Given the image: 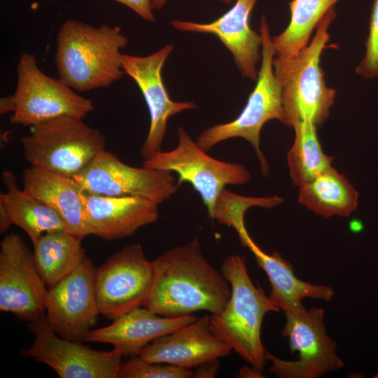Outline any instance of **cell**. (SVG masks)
Listing matches in <instances>:
<instances>
[{"label":"cell","mask_w":378,"mask_h":378,"mask_svg":"<svg viewBox=\"0 0 378 378\" xmlns=\"http://www.w3.org/2000/svg\"><path fill=\"white\" fill-rule=\"evenodd\" d=\"M154 281L145 307L166 317L192 315L198 311L220 312L230 296V285L204 255L194 238L153 261Z\"/></svg>","instance_id":"obj_1"},{"label":"cell","mask_w":378,"mask_h":378,"mask_svg":"<svg viewBox=\"0 0 378 378\" xmlns=\"http://www.w3.org/2000/svg\"><path fill=\"white\" fill-rule=\"evenodd\" d=\"M128 39L118 26L99 27L69 20L59 27L55 62L59 78L73 90L106 88L120 79V50Z\"/></svg>","instance_id":"obj_2"},{"label":"cell","mask_w":378,"mask_h":378,"mask_svg":"<svg viewBox=\"0 0 378 378\" xmlns=\"http://www.w3.org/2000/svg\"><path fill=\"white\" fill-rule=\"evenodd\" d=\"M335 17L333 6L318 23L312 41L296 56L276 55L273 59L274 74L281 88L284 124L289 127L303 121L318 126L330 115L336 91L327 86L320 60Z\"/></svg>","instance_id":"obj_3"},{"label":"cell","mask_w":378,"mask_h":378,"mask_svg":"<svg viewBox=\"0 0 378 378\" xmlns=\"http://www.w3.org/2000/svg\"><path fill=\"white\" fill-rule=\"evenodd\" d=\"M220 272L229 282L231 293L223 309L210 315L211 330L250 365L262 372L267 361L260 334L263 318L267 313L280 309L253 283L244 257H226Z\"/></svg>","instance_id":"obj_4"},{"label":"cell","mask_w":378,"mask_h":378,"mask_svg":"<svg viewBox=\"0 0 378 378\" xmlns=\"http://www.w3.org/2000/svg\"><path fill=\"white\" fill-rule=\"evenodd\" d=\"M20 138L31 167L74 178L105 150L106 138L83 118L61 116L31 127Z\"/></svg>","instance_id":"obj_5"},{"label":"cell","mask_w":378,"mask_h":378,"mask_svg":"<svg viewBox=\"0 0 378 378\" xmlns=\"http://www.w3.org/2000/svg\"><path fill=\"white\" fill-rule=\"evenodd\" d=\"M16 89L0 99V113H10V122L34 126L61 117L85 118L94 110L92 101L63 83L44 74L34 55L22 53L18 66Z\"/></svg>","instance_id":"obj_6"},{"label":"cell","mask_w":378,"mask_h":378,"mask_svg":"<svg viewBox=\"0 0 378 378\" xmlns=\"http://www.w3.org/2000/svg\"><path fill=\"white\" fill-rule=\"evenodd\" d=\"M259 29L262 38L261 66L256 85L246 106L234 120L206 128L196 141L207 152L225 140L242 138L251 144L260 163L262 174H267L269 167L260 148V134L263 125L271 120L276 119L284 123V115L281 88L273 71V59L276 54L265 15L261 17Z\"/></svg>","instance_id":"obj_7"},{"label":"cell","mask_w":378,"mask_h":378,"mask_svg":"<svg viewBox=\"0 0 378 378\" xmlns=\"http://www.w3.org/2000/svg\"><path fill=\"white\" fill-rule=\"evenodd\" d=\"M178 144L170 150L156 153L142 166L178 175L180 186L188 182L200 195L209 217L214 219L222 192L229 185H243L251 179L248 170L241 164L212 158L195 141L182 127L177 130Z\"/></svg>","instance_id":"obj_8"},{"label":"cell","mask_w":378,"mask_h":378,"mask_svg":"<svg viewBox=\"0 0 378 378\" xmlns=\"http://www.w3.org/2000/svg\"><path fill=\"white\" fill-rule=\"evenodd\" d=\"M284 314L286 323L281 335L288 337L291 353L297 351L298 356L296 360H288L267 351L270 372L280 378H318L344 367L336 351V342L326 332L323 308Z\"/></svg>","instance_id":"obj_9"},{"label":"cell","mask_w":378,"mask_h":378,"mask_svg":"<svg viewBox=\"0 0 378 378\" xmlns=\"http://www.w3.org/2000/svg\"><path fill=\"white\" fill-rule=\"evenodd\" d=\"M154 281L153 261L139 244L125 246L96 271L95 286L100 314L109 319L144 307Z\"/></svg>","instance_id":"obj_10"},{"label":"cell","mask_w":378,"mask_h":378,"mask_svg":"<svg viewBox=\"0 0 378 378\" xmlns=\"http://www.w3.org/2000/svg\"><path fill=\"white\" fill-rule=\"evenodd\" d=\"M31 346L20 355L52 368L61 378H118L122 355L117 350L97 351L57 335L45 316L30 321Z\"/></svg>","instance_id":"obj_11"},{"label":"cell","mask_w":378,"mask_h":378,"mask_svg":"<svg viewBox=\"0 0 378 378\" xmlns=\"http://www.w3.org/2000/svg\"><path fill=\"white\" fill-rule=\"evenodd\" d=\"M74 178L85 192L140 197L158 204L169 200L179 187L173 173L128 165L106 150Z\"/></svg>","instance_id":"obj_12"},{"label":"cell","mask_w":378,"mask_h":378,"mask_svg":"<svg viewBox=\"0 0 378 378\" xmlns=\"http://www.w3.org/2000/svg\"><path fill=\"white\" fill-rule=\"evenodd\" d=\"M97 268L87 256L72 272L48 290L46 319L62 338L84 342L100 314L95 278Z\"/></svg>","instance_id":"obj_13"},{"label":"cell","mask_w":378,"mask_h":378,"mask_svg":"<svg viewBox=\"0 0 378 378\" xmlns=\"http://www.w3.org/2000/svg\"><path fill=\"white\" fill-rule=\"evenodd\" d=\"M31 253L18 234L0 244V310L29 322L44 316L48 290Z\"/></svg>","instance_id":"obj_14"},{"label":"cell","mask_w":378,"mask_h":378,"mask_svg":"<svg viewBox=\"0 0 378 378\" xmlns=\"http://www.w3.org/2000/svg\"><path fill=\"white\" fill-rule=\"evenodd\" d=\"M173 49V45L167 44L147 56H122V69L138 85L150 115L149 130L140 150L144 160L161 150L169 119L176 113L197 107L192 102L172 100L164 84L162 67Z\"/></svg>","instance_id":"obj_15"},{"label":"cell","mask_w":378,"mask_h":378,"mask_svg":"<svg viewBox=\"0 0 378 378\" xmlns=\"http://www.w3.org/2000/svg\"><path fill=\"white\" fill-rule=\"evenodd\" d=\"M257 0H235L225 13L209 23L174 20L172 25L181 31L211 34L216 36L233 56L241 75L256 80L257 65L261 59L260 34L251 29L249 18Z\"/></svg>","instance_id":"obj_16"},{"label":"cell","mask_w":378,"mask_h":378,"mask_svg":"<svg viewBox=\"0 0 378 378\" xmlns=\"http://www.w3.org/2000/svg\"><path fill=\"white\" fill-rule=\"evenodd\" d=\"M232 349L211 330L205 315L146 345L138 356L150 361L190 369L227 356Z\"/></svg>","instance_id":"obj_17"},{"label":"cell","mask_w":378,"mask_h":378,"mask_svg":"<svg viewBox=\"0 0 378 378\" xmlns=\"http://www.w3.org/2000/svg\"><path fill=\"white\" fill-rule=\"evenodd\" d=\"M86 220L92 235L117 240L155 223L159 204L140 197H111L83 191Z\"/></svg>","instance_id":"obj_18"},{"label":"cell","mask_w":378,"mask_h":378,"mask_svg":"<svg viewBox=\"0 0 378 378\" xmlns=\"http://www.w3.org/2000/svg\"><path fill=\"white\" fill-rule=\"evenodd\" d=\"M197 318L193 314L162 316L141 307L117 317L107 326L91 330L85 342L111 344L122 356H135L149 343Z\"/></svg>","instance_id":"obj_19"},{"label":"cell","mask_w":378,"mask_h":378,"mask_svg":"<svg viewBox=\"0 0 378 378\" xmlns=\"http://www.w3.org/2000/svg\"><path fill=\"white\" fill-rule=\"evenodd\" d=\"M23 189L54 210L66 230L83 239L90 235L83 201V190L74 178L30 167L24 170Z\"/></svg>","instance_id":"obj_20"},{"label":"cell","mask_w":378,"mask_h":378,"mask_svg":"<svg viewBox=\"0 0 378 378\" xmlns=\"http://www.w3.org/2000/svg\"><path fill=\"white\" fill-rule=\"evenodd\" d=\"M241 244L249 248L255 256L257 265L266 273L271 286L269 297L284 312L305 309L302 302L304 298L325 301L332 300L334 290L331 287L314 285L298 279L291 263L284 259L279 253H266L250 236Z\"/></svg>","instance_id":"obj_21"},{"label":"cell","mask_w":378,"mask_h":378,"mask_svg":"<svg viewBox=\"0 0 378 378\" xmlns=\"http://www.w3.org/2000/svg\"><path fill=\"white\" fill-rule=\"evenodd\" d=\"M298 202L323 218L347 217L356 209L358 194L332 167L299 186Z\"/></svg>","instance_id":"obj_22"},{"label":"cell","mask_w":378,"mask_h":378,"mask_svg":"<svg viewBox=\"0 0 378 378\" xmlns=\"http://www.w3.org/2000/svg\"><path fill=\"white\" fill-rule=\"evenodd\" d=\"M2 181L6 192L0 194V202L4 205L12 225L22 228L33 244L46 232L66 230L64 222L54 210L23 188H19L15 174L4 171Z\"/></svg>","instance_id":"obj_23"},{"label":"cell","mask_w":378,"mask_h":378,"mask_svg":"<svg viewBox=\"0 0 378 378\" xmlns=\"http://www.w3.org/2000/svg\"><path fill=\"white\" fill-rule=\"evenodd\" d=\"M81 241L66 230H57L33 244L36 267L48 288L76 270L86 256Z\"/></svg>","instance_id":"obj_24"},{"label":"cell","mask_w":378,"mask_h":378,"mask_svg":"<svg viewBox=\"0 0 378 378\" xmlns=\"http://www.w3.org/2000/svg\"><path fill=\"white\" fill-rule=\"evenodd\" d=\"M339 0H292L288 3L290 22L279 34L272 37L276 56L291 58L309 44L312 31Z\"/></svg>","instance_id":"obj_25"},{"label":"cell","mask_w":378,"mask_h":378,"mask_svg":"<svg viewBox=\"0 0 378 378\" xmlns=\"http://www.w3.org/2000/svg\"><path fill=\"white\" fill-rule=\"evenodd\" d=\"M316 127L307 121L293 127L295 139L288 152L287 162L291 180L298 187L332 167L334 158L323 153Z\"/></svg>","instance_id":"obj_26"},{"label":"cell","mask_w":378,"mask_h":378,"mask_svg":"<svg viewBox=\"0 0 378 378\" xmlns=\"http://www.w3.org/2000/svg\"><path fill=\"white\" fill-rule=\"evenodd\" d=\"M284 200L278 196H242L225 188L219 197L213 220L232 227L240 238L248 233L244 224V215L248 209L252 206L272 208L279 205Z\"/></svg>","instance_id":"obj_27"},{"label":"cell","mask_w":378,"mask_h":378,"mask_svg":"<svg viewBox=\"0 0 378 378\" xmlns=\"http://www.w3.org/2000/svg\"><path fill=\"white\" fill-rule=\"evenodd\" d=\"M192 374L190 369L150 362L135 356L121 363L118 378H190Z\"/></svg>","instance_id":"obj_28"},{"label":"cell","mask_w":378,"mask_h":378,"mask_svg":"<svg viewBox=\"0 0 378 378\" xmlns=\"http://www.w3.org/2000/svg\"><path fill=\"white\" fill-rule=\"evenodd\" d=\"M365 46V55L355 71L364 78L378 77V0L374 1L372 7Z\"/></svg>","instance_id":"obj_29"},{"label":"cell","mask_w":378,"mask_h":378,"mask_svg":"<svg viewBox=\"0 0 378 378\" xmlns=\"http://www.w3.org/2000/svg\"><path fill=\"white\" fill-rule=\"evenodd\" d=\"M122 4L150 22L155 21L151 6V0H113Z\"/></svg>","instance_id":"obj_30"},{"label":"cell","mask_w":378,"mask_h":378,"mask_svg":"<svg viewBox=\"0 0 378 378\" xmlns=\"http://www.w3.org/2000/svg\"><path fill=\"white\" fill-rule=\"evenodd\" d=\"M220 366L218 359L208 360L201 365L192 374L195 378H212L217 375Z\"/></svg>","instance_id":"obj_31"},{"label":"cell","mask_w":378,"mask_h":378,"mask_svg":"<svg viewBox=\"0 0 378 378\" xmlns=\"http://www.w3.org/2000/svg\"><path fill=\"white\" fill-rule=\"evenodd\" d=\"M12 223L4 205L0 202V233L7 232Z\"/></svg>","instance_id":"obj_32"},{"label":"cell","mask_w":378,"mask_h":378,"mask_svg":"<svg viewBox=\"0 0 378 378\" xmlns=\"http://www.w3.org/2000/svg\"><path fill=\"white\" fill-rule=\"evenodd\" d=\"M262 372L253 366H244L239 369L236 377H262Z\"/></svg>","instance_id":"obj_33"},{"label":"cell","mask_w":378,"mask_h":378,"mask_svg":"<svg viewBox=\"0 0 378 378\" xmlns=\"http://www.w3.org/2000/svg\"><path fill=\"white\" fill-rule=\"evenodd\" d=\"M167 0H151V6L153 9L160 10L163 8V6L167 3Z\"/></svg>","instance_id":"obj_34"},{"label":"cell","mask_w":378,"mask_h":378,"mask_svg":"<svg viewBox=\"0 0 378 378\" xmlns=\"http://www.w3.org/2000/svg\"><path fill=\"white\" fill-rule=\"evenodd\" d=\"M220 2H222L226 5L230 4L232 2H233L235 0H217Z\"/></svg>","instance_id":"obj_35"}]
</instances>
